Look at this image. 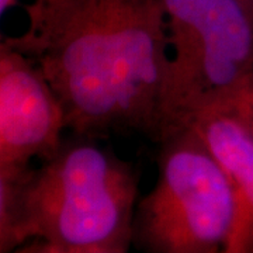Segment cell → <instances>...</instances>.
<instances>
[{
    "label": "cell",
    "mask_w": 253,
    "mask_h": 253,
    "mask_svg": "<svg viewBox=\"0 0 253 253\" xmlns=\"http://www.w3.org/2000/svg\"><path fill=\"white\" fill-rule=\"evenodd\" d=\"M4 37L44 75L73 135L141 132L156 141L169 58L162 0H33Z\"/></svg>",
    "instance_id": "cell-1"
},
{
    "label": "cell",
    "mask_w": 253,
    "mask_h": 253,
    "mask_svg": "<svg viewBox=\"0 0 253 253\" xmlns=\"http://www.w3.org/2000/svg\"><path fill=\"white\" fill-rule=\"evenodd\" d=\"M62 141L21 194L20 234L33 252L126 253L134 246L139 173L93 138Z\"/></svg>",
    "instance_id": "cell-2"
},
{
    "label": "cell",
    "mask_w": 253,
    "mask_h": 253,
    "mask_svg": "<svg viewBox=\"0 0 253 253\" xmlns=\"http://www.w3.org/2000/svg\"><path fill=\"white\" fill-rule=\"evenodd\" d=\"M162 1L170 54L155 142L225 110L253 69V18L239 0Z\"/></svg>",
    "instance_id": "cell-3"
},
{
    "label": "cell",
    "mask_w": 253,
    "mask_h": 253,
    "mask_svg": "<svg viewBox=\"0 0 253 253\" xmlns=\"http://www.w3.org/2000/svg\"><path fill=\"white\" fill-rule=\"evenodd\" d=\"M158 144V177L138 201L134 246L148 253L225 252L236 204L222 168L190 126Z\"/></svg>",
    "instance_id": "cell-4"
},
{
    "label": "cell",
    "mask_w": 253,
    "mask_h": 253,
    "mask_svg": "<svg viewBox=\"0 0 253 253\" xmlns=\"http://www.w3.org/2000/svg\"><path fill=\"white\" fill-rule=\"evenodd\" d=\"M190 128L217 159L235 196V228L225 252H253V135L225 110L208 111Z\"/></svg>",
    "instance_id": "cell-5"
},
{
    "label": "cell",
    "mask_w": 253,
    "mask_h": 253,
    "mask_svg": "<svg viewBox=\"0 0 253 253\" xmlns=\"http://www.w3.org/2000/svg\"><path fill=\"white\" fill-rule=\"evenodd\" d=\"M30 169L0 163V253L23 246L21 194Z\"/></svg>",
    "instance_id": "cell-6"
},
{
    "label": "cell",
    "mask_w": 253,
    "mask_h": 253,
    "mask_svg": "<svg viewBox=\"0 0 253 253\" xmlns=\"http://www.w3.org/2000/svg\"><path fill=\"white\" fill-rule=\"evenodd\" d=\"M225 111L235 116L253 135V69L248 75L239 90Z\"/></svg>",
    "instance_id": "cell-7"
},
{
    "label": "cell",
    "mask_w": 253,
    "mask_h": 253,
    "mask_svg": "<svg viewBox=\"0 0 253 253\" xmlns=\"http://www.w3.org/2000/svg\"><path fill=\"white\" fill-rule=\"evenodd\" d=\"M0 163H3V165H11V166H17V165L11 163L9 155H7V151H6V145H4L3 135H1V128H0ZM23 168H26V166H23Z\"/></svg>",
    "instance_id": "cell-8"
},
{
    "label": "cell",
    "mask_w": 253,
    "mask_h": 253,
    "mask_svg": "<svg viewBox=\"0 0 253 253\" xmlns=\"http://www.w3.org/2000/svg\"><path fill=\"white\" fill-rule=\"evenodd\" d=\"M13 3V0H0V18H1V16L4 14V11L9 9L10 4ZM1 34H0V38H1Z\"/></svg>",
    "instance_id": "cell-9"
},
{
    "label": "cell",
    "mask_w": 253,
    "mask_h": 253,
    "mask_svg": "<svg viewBox=\"0 0 253 253\" xmlns=\"http://www.w3.org/2000/svg\"><path fill=\"white\" fill-rule=\"evenodd\" d=\"M242 4L245 6V9L248 10L249 16L253 18V0H239Z\"/></svg>",
    "instance_id": "cell-10"
}]
</instances>
